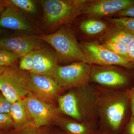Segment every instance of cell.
Segmentation results:
<instances>
[{
	"mask_svg": "<svg viewBox=\"0 0 134 134\" xmlns=\"http://www.w3.org/2000/svg\"><path fill=\"white\" fill-rule=\"evenodd\" d=\"M112 24L124 27L134 32V18L122 17L108 19Z\"/></svg>",
	"mask_w": 134,
	"mask_h": 134,
	"instance_id": "cb8c5ba5",
	"label": "cell"
},
{
	"mask_svg": "<svg viewBox=\"0 0 134 134\" xmlns=\"http://www.w3.org/2000/svg\"><path fill=\"white\" fill-rule=\"evenodd\" d=\"M56 125L67 134H94L98 129V121L80 122L63 114Z\"/></svg>",
	"mask_w": 134,
	"mask_h": 134,
	"instance_id": "9a60e30c",
	"label": "cell"
},
{
	"mask_svg": "<svg viewBox=\"0 0 134 134\" xmlns=\"http://www.w3.org/2000/svg\"><path fill=\"white\" fill-rule=\"evenodd\" d=\"M134 4V0H90L87 1L82 14L89 18L99 19L116 14Z\"/></svg>",
	"mask_w": 134,
	"mask_h": 134,
	"instance_id": "8fae6325",
	"label": "cell"
},
{
	"mask_svg": "<svg viewBox=\"0 0 134 134\" xmlns=\"http://www.w3.org/2000/svg\"><path fill=\"white\" fill-rule=\"evenodd\" d=\"M55 49L58 62H69L85 61L83 51L72 30L62 26L54 33L39 36Z\"/></svg>",
	"mask_w": 134,
	"mask_h": 134,
	"instance_id": "277c9868",
	"label": "cell"
},
{
	"mask_svg": "<svg viewBox=\"0 0 134 134\" xmlns=\"http://www.w3.org/2000/svg\"><path fill=\"white\" fill-rule=\"evenodd\" d=\"M91 65L83 62H75L66 66L58 65L53 79L63 91L90 83Z\"/></svg>",
	"mask_w": 134,
	"mask_h": 134,
	"instance_id": "8992f818",
	"label": "cell"
},
{
	"mask_svg": "<svg viewBox=\"0 0 134 134\" xmlns=\"http://www.w3.org/2000/svg\"><path fill=\"white\" fill-rule=\"evenodd\" d=\"M122 134H134V117L131 116L125 125Z\"/></svg>",
	"mask_w": 134,
	"mask_h": 134,
	"instance_id": "83f0119b",
	"label": "cell"
},
{
	"mask_svg": "<svg viewBox=\"0 0 134 134\" xmlns=\"http://www.w3.org/2000/svg\"><path fill=\"white\" fill-rule=\"evenodd\" d=\"M91 82L108 90L127 91L134 86V69L91 65Z\"/></svg>",
	"mask_w": 134,
	"mask_h": 134,
	"instance_id": "3957f363",
	"label": "cell"
},
{
	"mask_svg": "<svg viewBox=\"0 0 134 134\" xmlns=\"http://www.w3.org/2000/svg\"><path fill=\"white\" fill-rule=\"evenodd\" d=\"M12 127L14 123L10 113H0V130Z\"/></svg>",
	"mask_w": 134,
	"mask_h": 134,
	"instance_id": "d4e9b609",
	"label": "cell"
},
{
	"mask_svg": "<svg viewBox=\"0 0 134 134\" xmlns=\"http://www.w3.org/2000/svg\"><path fill=\"white\" fill-rule=\"evenodd\" d=\"M27 76L28 72L12 66L7 67L0 73V90L11 103L25 98L30 93Z\"/></svg>",
	"mask_w": 134,
	"mask_h": 134,
	"instance_id": "52a82bcc",
	"label": "cell"
},
{
	"mask_svg": "<svg viewBox=\"0 0 134 134\" xmlns=\"http://www.w3.org/2000/svg\"><path fill=\"white\" fill-rule=\"evenodd\" d=\"M127 93L132 115L134 117V86L127 90Z\"/></svg>",
	"mask_w": 134,
	"mask_h": 134,
	"instance_id": "f1b7e54d",
	"label": "cell"
},
{
	"mask_svg": "<svg viewBox=\"0 0 134 134\" xmlns=\"http://www.w3.org/2000/svg\"><path fill=\"white\" fill-rule=\"evenodd\" d=\"M128 52L130 62L134 66V40L128 45Z\"/></svg>",
	"mask_w": 134,
	"mask_h": 134,
	"instance_id": "f546056e",
	"label": "cell"
},
{
	"mask_svg": "<svg viewBox=\"0 0 134 134\" xmlns=\"http://www.w3.org/2000/svg\"><path fill=\"white\" fill-rule=\"evenodd\" d=\"M98 127L110 134H122L132 115L127 91L114 90L95 85Z\"/></svg>",
	"mask_w": 134,
	"mask_h": 134,
	"instance_id": "6da1fadb",
	"label": "cell"
},
{
	"mask_svg": "<svg viewBox=\"0 0 134 134\" xmlns=\"http://www.w3.org/2000/svg\"><path fill=\"white\" fill-rule=\"evenodd\" d=\"M83 51L85 62L90 65H116L134 69V66L127 59L118 55L96 42L84 41L80 43Z\"/></svg>",
	"mask_w": 134,
	"mask_h": 134,
	"instance_id": "ba28073f",
	"label": "cell"
},
{
	"mask_svg": "<svg viewBox=\"0 0 134 134\" xmlns=\"http://www.w3.org/2000/svg\"><path fill=\"white\" fill-rule=\"evenodd\" d=\"M38 37L22 36L0 40V48L17 53L23 56L33 50L41 48Z\"/></svg>",
	"mask_w": 134,
	"mask_h": 134,
	"instance_id": "4fadbf2b",
	"label": "cell"
},
{
	"mask_svg": "<svg viewBox=\"0 0 134 134\" xmlns=\"http://www.w3.org/2000/svg\"><path fill=\"white\" fill-rule=\"evenodd\" d=\"M0 134H2V133L1 134V133H0Z\"/></svg>",
	"mask_w": 134,
	"mask_h": 134,
	"instance_id": "d590c367",
	"label": "cell"
},
{
	"mask_svg": "<svg viewBox=\"0 0 134 134\" xmlns=\"http://www.w3.org/2000/svg\"><path fill=\"white\" fill-rule=\"evenodd\" d=\"M8 4L6 1H0V17L2 13L6 8Z\"/></svg>",
	"mask_w": 134,
	"mask_h": 134,
	"instance_id": "4dcf8cb0",
	"label": "cell"
},
{
	"mask_svg": "<svg viewBox=\"0 0 134 134\" xmlns=\"http://www.w3.org/2000/svg\"><path fill=\"white\" fill-rule=\"evenodd\" d=\"M27 84L30 93L47 102L55 99L63 91L50 76L28 72Z\"/></svg>",
	"mask_w": 134,
	"mask_h": 134,
	"instance_id": "30bf717a",
	"label": "cell"
},
{
	"mask_svg": "<svg viewBox=\"0 0 134 134\" xmlns=\"http://www.w3.org/2000/svg\"><path fill=\"white\" fill-rule=\"evenodd\" d=\"M6 2L8 5L18 8L27 13L34 14L37 12L35 3L31 0H9Z\"/></svg>",
	"mask_w": 134,
	"mask_h": 134,
	"instance_id": "ffe728a7",
	"label": "cell"
},
{
	"mask_svg": "<svg viewBox=\"0 0 134 134\" xmlns=\"http://www.w3.org/2000/svg\"><path fill=\"white\" fill-rule=\"evenodd\" d=\"M87 0H44L41 3L47 24L58 27L82 14Z\"/></svg>",
	"mask_w": 134,
	"mask_h": 134,
	"instance_id": "5b68a950",
	"label": "cell"
},
{
	"mask_svg": "<svg viewBox=\"0 0 134 134\" xmlns=\"http://www.w3.org/2000/svg\"><path fill=\"white\" fill-rule=\"evenodd\" d=\"M79 29L83 33L88 36H96L104 34L108 29V24L99 19L88 18L82 21Z\"/></svg>",
	"mask_w": 134,
	"mask_h": 134,
	"instance_id": "ac0fdd59",
	"label": "cell"
},
{
	"mask_svg": "<svg viewBox=\"0 0 134 134\" xmlns=\"http://www.w3.org/2000/svg\"><path fill=\"white\" fill-rule=\"evenodd\" d=\"M0 27L26 31L32 29L30 25L23 16L14 7L8 4L0 17Z\"/></svg>",
	"mask_w": 134,
	"mask_h": 134,
	"instance_id": "5bb4252c",
	"label": "cell"
},
{
	"mask_svg": "<svg viewBox=\"0 0 134 134\" xmlns=\"http://www.w3.org/2000/svg\"><path fill=\"white\" fill-rule=\"evenodd\" d=\"M10 114L13 120L15 129H19L33 123L26 110L23 99L12 103Z\"/></svg>",
	"mask_w": 134,
	"mask_h": 134,
	"instance_id": "e0dca14e",
	"label": "cell"
},
{
	"mask_svg": "<svg viewBox=\"0 0 134 134\" xmlns=\"http://www.w3.org/2000/svg\"><path fill=\"white\" fill-rule=\"evenodd\" d=\"M101 44L104 47L111 50L117 55L125 58L129 61L127 45L119 43H105Z\"/></svg>",
	"mask_w": 134,
	"mask_h": 134,
	"instance_id": "7402d4cb",
	"label": "cell"
},
{
	"mask_svg": "<svg viewBox=\"0 0 134 134\" xmlns=\"http://www.w3.org/2000/svg\"><path fill=\"white\" fill-rule=\"evenodd\" d=\"M63 114L79 122L98 121L96 110L97 95L95 86L90 83L72 88L55 98Z\"/></svg>",
	"mask_w": 134,
	"mask_h": 134,
	"instance_id": "7a4b0ae2",
	"label": "cell"
},
{
	"mask_svg": "<svg viewBox=\"0 0 134 134\" xmlns=\"http://www.w3.org/2000/svg\"><path fill=\"white\" fill-rule=\"evenodd\" d=\"M7 66H0V73L2 72L7 68Z\"/></svg>",
	"mask_w": 134,
	"mask_h": 134,
	"instance_id": "836d02e7",
	"label": "cell"
},
{
	"mask_svg": "<svg viewBox=\"0 0 134 134\" xmlns=\"http://www.w3.org/2000/svg\"><path fill=\"white\" fill-rule=\"evenodd\" d=\"M117 17L134 18V4L130 5L115 14Z\"/></svg>",
	"mask_w": 134,
	"mask_h": 134,
	"instance_id": "4316f807",
	"label": "cell"
},
{
	"mask_svg": "<svg viewBox=\"0 0 134 134\" xmlns=\"http://www.w3.org/2000/svg\"><path fill=\"white\" fill-rule=\"evenodd\" d=\"M94 134H110L108 131L103 128L98 127V129Z\"/></svg>",
	"mask_w": 134,
	"mask_h": 134,
	"instance_id": "1f68e13d",
	"label": "cell"
},
{
	"mask_svg": "<svg viewBox=\"0 0 134 134\" xmlns=\"http://www.w3.org/2000/svg\"><path fill=\"white\" fill-rule=\"evenodd\" d=\"M134 40V32L115 25L109 26L100 38L101 44L105 43H119L128 45Z\"/></svg>",
	"mask_w": 134,
	"mask_h": 134,
	"instance_id": "2e32d148",
	"label": "cell"
},
{
	"mask_svg": "<svg viewBox=\"0 0 134 134\" xmlns=\"http://www.w3.org/2000/svg\"><path fill=\"white\" fill-rule=\"evenodd\" d=\"M34 68L31 73L52 76L58 65L56 53L49 49L39 48L32 51Z\"/></svg>",
	"mask_w": 134,
	"mask_h": 134,
	"instance_id": "7c38bea8",
	"label": "cell"
},
{
	"mask_svg": "<svg viewBox=\"0 0 134 134\" xmlns=\"http://www.w3.org/2000/svg\"><path fill=\"white\" fill-rule=\"evenodd\" d=\"M50 134H67L60 128L52 131Z\"/></svg>",
	"mask_w": 134,
	"mask_h": 134,
	"instance_id": "d6a6232c",
	"label": "cell"
},
{
	"mask_svg": "<svg viewBox=\"0 0 134 134\" xmlns=\"http://www.w3.org/2000/svg\"><path fill=\"white\" fill-rule=\"evenodd\" d=\"M34 125L38 128L56 125L63 114L57 107L29 93L23 99Z\"/></svg>",
	"mask_w": 134,
	"mask_h": 134,
	"instance_id": "9c48e42d",
	"label": "cell"
},
{
	"mask_svg": "<svg viewBox=\"0 0 134 134\" xmlns=\"http://www.w3.org/2000/svg\"><path fill=\"white\" fill-rule=\"evenodd\" d=\"M22 57L19 54L0 48V66H12Z\"/></svg>",
	"mask_w": 134,
	"mask_h": 134,
	"instance_id": "d6986e66",
	"label": "cell"
},
{
	"mask_svg": "<svg viewBox=\"0 0 134 134\" xmlns=\"http://www.w3.org/2000/svg\"><path fill=\"white\" fill-rule=\"evenodd\" d=\"M1 29H0V32H1Z\"/></svg>",
	"mask_w": 134,
	"mask_h": 134,
	"instance_id": "e575fe53",
	"label": "cell"
},
{
	"mask_svg": "<svg viewBox=\"0 0 134 134\" xmlns=\"http://www.w3.org/2000/svg\"><path fill=\"white\" fill-rule=\"evenodd\" d=\"M12 104L3 94L0 95V113H10Z\"/></svg>",
	"mask_w": 134,
	"mask_h": 134,
	"instance_id": "484cf974",
	"label": "cell"
},
{
	"mask_svg": "<svg viewBox=\"0 0 134 134\" xmlns=\"http://www.w3.org/2000/svg\"><path fill=\"white\" fill-rule=\"evenodd\" d=\"M52 130L44 127L38 128L33 123L18 129L11 134H50Z\"/></svg>",
	"mask_w": 134,
	"mask_h": 134,
	"instance_id": "44dd1931",
	"label": "cell"
},
{
	"mask_svg": "<svg viewBox=\"0 0 134 134\" xmlns=\"http://www.w3.org/2000/svg\"><path fill=\"white\" fill-rule=\"evenodd\" d=\"M32 51L20 58L19 68L23 71L31 72L34 68Z\"/></svg>",
	"mask_w": 134,
	"mask_h": 134,
	"instance_id": "603a6c76",
	"label": "cell"
}]
</instances>
